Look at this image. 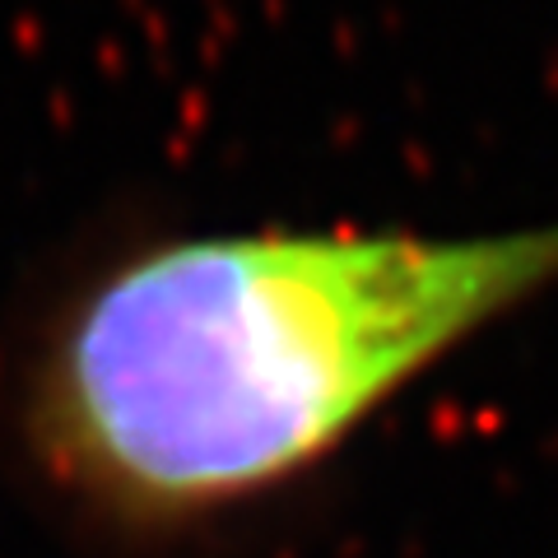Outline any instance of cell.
<instances>
[{"instance_id": "obj_1", "label": "cell", "mask_w": 558, "mask_h": 558, "mask_svg": "<svg viewBox=\"0 0 558 558\" xmlns=\"http://www.w3.org/2000/svg\"><path fill=\"white\" fill-rule=\"evenodd\" d=\"M554 284L558 219L159 238L47 312L14 377V433L84 521L182 535L312 475Z\"/></svg>"}]
</instances>
